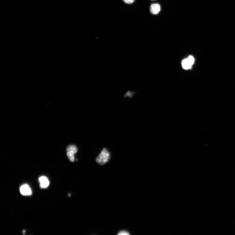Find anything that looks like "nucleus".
I'll return each mask as SVG.
<instances>
[{
  "label": "nucleus",
  "mask_w": 235,
  "mask_h": 235,
  "mask_svg": "<svg viewBox=\"0 0 235 235\" xmlns=\"http://www.w3.org/2000/svg\"><path fill=\"white\" fill-rule=\"evenodd\" d=\"M195 62V59L193 56H190L184 59L181 62L183 68L185 70H188L191 68Z\"/></svg>",
  "instance_id": "3"
},
{
  "label": "nucleus",
  "mask_w": 235,
  "mask_h": 235,
  "mask_svg": "<svg viewBox=\"0 0 235 235\" xmlns=\"http://www.w3.org/2000/svg\"><path fill=\"white\" fill-rule=\"evenodd\" d=\"M161 10V7L158 4H154L151 5L150 8V12L154 15L158 14Z\"/></svg>",
  "instance_id": "6"
},
{
  "label": "nucleus",
  "mask_w": 235,
  "mask_h": 235,
  "mask_svg": "<svg viewBox=\"0 0 235 235\" xmlns=\"http://www.w3.org/2000/svg\"><path fill=\"white\" fill-rule=\"evenodd\" d=\"M39 182L40 186L42 188H46L48 187L49 184V181L48 178L45 176H42L39 178Z\"/></svg>",
  "instance_id": "5"
},
{
  "label": "nucleus",
  "mask_w": 235,
  "mask_h": 235,
  "mask_svg": "<svg viewBox=\"0 0 235 235\" xmlns=\"http://www.w3.org/2000/svg\"><path fill=\"white\" fill-rule=\"evenodd\" d=\"M20 190L21 194L24 196H30L32 194L31 188L27 184H24L21 186Z\"/></svg>",
  "instance_id": "4"
},
{
  "label": "nucleus",
  "mask_w": 235,
  "mask_h": 235,
  "mask_svg": "<svg viewBox=\"0 0 235 235\" xmlns=\"http://www.w3.org/2000/svg\"><path fill=\"white\" fill-rule=\"evenodd\" d=\"M123 1L124 2L128 4H132L135 1V0H123Z\"/></svg>",
  "instance_id": "8"
},
{
  "label": "nucleus",
  "mask_w": 235,
  "mask_h": 235,
  "mask_svg": "<svg viewBox=\"0 0 235 235\" xmlns=\"http://www.w3.org/2000/svg\"><path fill=\"white\" fill-rule=\"evenodd\" d=\"M77 148L76 145H71L67 147L66 148L67 155L71 162L74 161V155L77 152Z\"/></svg>",
  "instance_id": "2"
},
{
  "label": "nucleus",
  "mask_w": 235,
  "mask_h": 235,
  "mask_svg": "<svg viewBox=\"0 0 235 235\" xmlns=\"http://www.w3.org/2000/svg\"><path fill=\"white\" fill-rule=\"evenodd\" d=\"M118 235H129L130 234L127 231H121L117 234Z\"/></svg>",
  "instance_id": "7"
},
{
  "label": "nucleus",
  "mask_w": 235,
  "mask_h": 235,
  "mask_svg": "<svg viewBox=\"0 0 235 235\" xmlns=\"http://www.w3.org/2000/svg\"><path fill=\"white\" fill-rule=\"evenodd\" d=\"M110 154L107 149H103L100 154L96 159V161L99 164L102 165L105 164L109 161Z\"/></svg>",
  "instance_id": "1"
}]
</instances>
